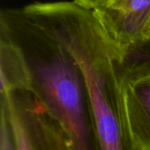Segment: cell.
<instances>
[{
	"label": "cell",
	"instance_id": "1",
	"mask_svg": "<svg viewBox=\"0 0 150 150\" xmlns=\"http://www.w3.org/2000/svg\"><path fill=\"white\" fill-rule=\"evenodd\" d=\"M25 13L56 39L81 68L100 150H140L129 130L126 86L118 70L121 45L107 31L96 11L74 0L33 3Z\"/></svg>",
	"mask_w": 150,
	"mask_h": 150
},
{
	"label": "cell",
	"instance_id": "2",
	"mask_svg": "<svg viewBox=\"0 0 150 150\" xmlns=\"http://www.w3.org/2000/svg\"><path fill=\"white\" fill-rule=\"evenodd\" d=\"M0 33L20 49L29 72L28 91L60 125L73 150H100L85 77L69 52L22 8L1 11Z\"/></svg>",
	"mask_w": 150,
	"mask_h": 150
},
{
	"label": "cell",
	"instance_id": "3",
	"mask_svg": "<svg viewBox=\"0 0 150 150\" xmlns=\"http://www.w3.org/2000/svg\"><path fill=\"white\" fill-rule=\"evenodd\" d=\"M0 107L7 113L18 150H73L65 132L30 91L0 94Z\"/></svg>",
	"mask_w": 150,
	"mask_h": 150
},
{
	"label": "cell",
	"instance_id": "4",
	"mask_svg": "<svg viewBox=\"0 0 150 150\" xmlns=\"http://www.w3.org/2000/svg\"><path fill=\"white\" fill-rule=\"evenodd\" d=\"M95 11L120 44L147 37L150 0H107Z\"/></svg>",
	"mask_w": 150,
	"mask_h": 150
},
{
	"label": "cell",
	"instance_id": "5",
	"mask_svg": "<svg viewBox=\"0 0 150 150\" xmlns=\"http://www.w3.org/2000/svg\"><path fill=\"white\" fill-rule=\"evenodd\" d=\"M125 106L134 143L140 150H150V76L126 86Z\"/></svg>",
	"mask_w": 150,
	"mask_h": 150
},
{
	"label": "cell",
	"instance_id": "6",
	"mask_svg": "<svg viewBox=\"0 0 150 150\" xmlns=\"http://www.w3.org/2000/svg\"><path fill=\"white\" fill-rule=\"evenodd\" d=\"M0 94L29 89V72L18 47L0 33Z\"/></svg>",
	"mask_w": 150,
	"mask_h": 150
},
{
	"label": "cell",
	"instance_id": "7",
	"mask_svg": "<svg viewBox=\"0 0 150 150\" xmlns=\"http://www.w3.org/2000/svg\"><path fill=\"white\" fill-rule=\"evenodd\" d=\"M121 45L118 70L125 86L131 82L150 76V37Z\"/></svg>",
	"mask_w": 150,
	"mask_h": 150
},
{
	"label": "cell",
	"instance_id": "8",
	"mask_svg": "<svg viewBox=\"0 0 150 150\" xmlns=\"http://www.w3.org/2000/svg\"><path fill=\"white\" fill-rule=\"evenodd\" d=\"M0 111V150H18L7 113L2 107Z\"/></svg>",
	"mask_w": 150,
	"mask_h": 150
},
{
	"label": "cell",
	"instance_id": "9",
	"mask_svg": "<svg viewBox=\"0 0 150 150\" xmlns=\"http://www.w3.org/2000/svg\"><path fill=\"white\" fill-rule=\"evenodd\" d=\"M79 4L90 9H98L101 7L107 0H75Z\"/></svg>",
	"mask_w": 150,
	"mask_h": 150
},
{
	"label": "cell",
	"instance_id": "10",
	"mask_svg": "<svg viewBox=\"0 0 150 150\" xmlns=\"http://www.w3.org/2000/svg\"><path fill=\"white\" fill-rule=\"evenodd\" d=\"M147 37H150V18L148 24V28H147Z\"/></svg>",
	"mask_w": 150,
	"mask_h": 150
},
{
	"label": "cell",
	"instance_id": "11",
	"mask_svg": "<svg viewBox=\"0 0 150 150\" xmlns=\"http://www.w3.org/2000/svg\"><path fill=\"white\" fill-rule=\"evenodd\" d=\"M106 2H107V1H106ZM106 2H105V3H106Z\"/></svg>",
	"mask_w": 150,
	"mask_h": 150
}]
</instances>
